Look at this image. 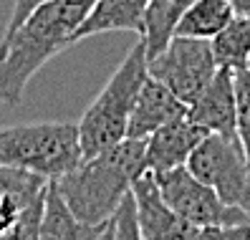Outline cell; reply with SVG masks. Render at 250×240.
<instances>
[{
	"label": "cell",
	"instance_id": "obj_14",
	"mask_svg": "<svg viewBox=\"0 0 250 240\" xmlns=\"http://www.w3.org/2000/svg\"><path fill=\"white\" fill-rule=\"evenodd\" d=\"M195 0H149L144 13V28H142V43L146 48V61L154 58L159 51H165V46L174 38L177 25L187 8Z\"/></svg>",
	"mask_w": 250,
	"mask_h": 240
},
{
	"label": "cell",
	"instance_id": "obj_6",
	"mask_svg": "<svg viewBox=\"0 0 250 240\" xmlns=\"http://www.w3.org/2000/svg\"><path fill=\"white\" fill-rule=\"evenodd\" d=\"M146 66H149V76L162 81L187 107L208 88L220 71L210 41L189 36H174L165 51L146 61Z\"/></svg>",
	"mask_w": 250,
	"mask_h": 240
},
{
	"label": "cell",
	"instance_id": "obj_16",
	"mask_svg": "<svg viewBox=\"0 0 250 240\" xmlns=\"http://www.w3.org/2000/svg\"><path fill=\"white\" fill-rule=\"evenodd\" d=\"M217 68L243 71L250 66V16H235L212 41Z\"/></svg>",
	"mask_w": 250,
	"mask_h": 240
},
{
	"label": "cell",
	"instance_id": "obj_15",
	"mask_svg": "<svg viewBox=\"0 0 250 240\" xmlns=\"http://www.w3.org/2000/svg\"><path fill=\"white\" fill-rule=\"evenodd\" d=\"M232 18H235V10L228 0H195L182 16L174 36L212 41Z\"/></svg>",
	"mask_w": 250,
	"mask_h": 240
},
{
	"label": "cell",
	"instance_id": "obj_2",
	"mask_svg": "<svg viewBox=\"0 0 250 240\" xmlns=\"http://www.w3.org/2000/svg\"><path fill=\"white\" fill-rule=\"evenodd\" d=\"M146 172V139H124L76 170L53 179L58 195L79 220L106 225L134 182Z\"/></svg>",
	"mask_w": 250,
	"mask_h": 240
},
{
	"label": "cell",
	"instance_id": "obj_13",
	"mask_svg": "<svg viewBox=\"0 0 250 240\" xmlns=\"http://www.w3.org/2000/svg\"><path fill=\"white\" fill-rule=\"evenodd\" d=\"M106 225H89L79 220L58 195L56 185L51 182L41 220V240H99V235L106 230Z\"/></svg>",
	"mask_w": 250,
	"mask_h": 240
},
{
	"label": "cell",
	"instance_id": "obj_1",
	"mask_svg": "<svg viewBox=\"0 0 250 240\" xmlns=\"http://www.w3.org/2000/svg\"><path fill=\"white\" fill-rule=\"evenodd\" d=\"M94 0H48L0 41V104L18 107L31 79L53 56L73 46Z\"/></svg>",
	"mask_w": 250,
	"mask_h": 240
},
{
	"label": "cell",
	"instance_id": "obj_10",
	"mask_svg": "<svg viewBox=\"0 0 250 240\" xmlns=\"http://www.w3.org/2000/svg\"><path fill=\"white\" fill-rule=\"evenodd\" d=\"M202 137L205 131L195 122H189L187 114L159 127L146 137V172L159 175L185 167L189 154L195 152V147L202 142Z\"/></svg>",
	"mask_w": 250,
	"mask_h": 240
},
{
	"label": "cell",
	"instance_id": "obj_8",
	"mask_svg": "<svg viewBox=\"0 0 250 240\" xmlns=\"http://www.w3.org/2000/svg\"><path fill=\"white\" fill-rule=\"evenodd\" d=\"M131 197L137 207V222L144 240H192L197 228L182 220L174 210L165 202L162 192L149 172H144L134 187Z\"/></svg>",
	"mask_w": 250,
	"mask_h": 240
},
{
	"label": "cell",
	"instance_id": "obj_19",
	"mask_svg": "<svg viewBox=\"0 0 250 240\" xmlns=\"http://www.w3.org/2000/svg\"><path fill=\"white\" fill-rule=\"evenodd\" d=\"M114 240H144L139 233V222H137V207H134V197L131 192L124 197V202L119 205L114 215Z\"/></svg>",
	"mask_w": 250,
	"mask_h": 240
},
{
	"label": "cell",
	"instance_id": "obj_3",
	"mask_svg": "<svg viewBox=\"0 0 250 240\" xmlns=\"http://www.w3.org/2000/svg\"><path fill=\"white\" fill-rule=\"evenodd\" d=\"M146 79H149L146 48L139 38L137 46L124 56V61L116 66L106 86L101 88V94L89 104V109L81 116L79 144L83 159L96 157L126 139L129 116Z\"/></svg>",
	"mask_w": 250,
	"mask_h": 240
},
{
	"label": "cell",
	"instance_id": "obj_4",
	"mask_svg": "<svg viewBox=\"0 0 250 240\" xmlns=\"http://www.w3.org/2000/svg\"><path fill=\"white\" fill-rule=\"evenodd\" d=\"M83 162L79 124L33 122L0 127V164L58 179Z\"/></svg>",
	"mask_w": 250,
	"mask_h": 240
},
{
	"label": "cell",
	"instance_id": "obj_23",
	"mask_svg": "<svg viewBox=\"0 0 250 240\" xmlns=\"http://www.w3.org/2000/svg\"><path fill=\"white\" fill-rule=\"evenodd\" d=\"M232 5L235 16H250V0H228Z\"/></svg>",
	"mask_w": 250,
	"mask_h": 240
},
{
	"label": "cell",
	"instance_id": "obj_21",
	"mask_svg": "<svg viewBox=\"0 0 250 240\" xmlns=\"http://www.w3.org/2000/svg\"><path fill=\"white\" fill-rule=\"evenodd\" d=\"M23 210H25V207H23L16 197H10L8 192L0 190V233H5L8 228H13V225H16Z\"/></svg>",
	"mask_w": 250,
	"mask_h": 240
},
{
	"label": "cell",
	"instance_id": "obj_11",
	"mask_svg": "<svg viewBox=\"0 0 250 240\" xmlns=\"http://www.w3.org/2000/svg\"><path fill=\"white\" fill-rule=\"evenodd\" d=\"M182 114H187V104L180 101L162 81L149 76L134 101V109H131L126 139H146L152 131L169 124L172 119Z\"/></svg>",
	"mask_w": 250,
	"mask_h": 240
},
{
	"label": "cell",
	"instance_id": "obj_7",
	"mask_svg": "<svg viewBox=\"0 0 250 240\" xmlns=\"http://www.w3.org/2000/svg\"><path fill=\"white\" fill-rule=\"evenodd\" d=\"M162 192L165 202L195 228H210V225H245L250 215L240 207H232L220 200V195L197 179L187 167H177L169 172L152 175Z\"/></svg>",
	"mask_w": 250,
	"mask_h": 240
},
{
	"label": "cell",
	"instance_id": "obj_12",
	"mask_svg": "<svg viewBox=\"0 0 250 240\" xmlns=\"http://www.w3.org/2000/svg\"><path fill=\"white\" fill-rule=\"evenodd\" d=\"M149 0H94L89 16L79 25L73 41H83L99 33H111V31H129L139 33L144 28V13Z\"/></svg>",
	"mask_w": 250,
	"mask_h": 240
},
{
	"label": "cell",
	"instance_id": "obj_24",
	"mask_svg": "<svg viewBox=\"0 0 250 240\" xmlns=\"http://www.w3.org/2000/svg\"><path fill=\"white\" fill-rule=\"evenodd\" d=\"M111 220H114V218H111ZM99 240H114V222H109V225H106V230L99 235Z\"/></svg>",
	"mask_w": 250,
	"mask_h": 240
},
{
	"label": "cell",
	"instance_id": "obj_5",
	"mask_svg": "<svg viewBox=\"0 0 250 240\" xmlns=\"http://www.w3.org/2000/svg\"><path fill=\"white\" fill-rule=\"evenodd\" d=\"M185 167L210 185L223 202L250 215V164L238 137L205 134Z\"/></svg>",
	"mask_w": 250,
	"mask_h": 240
},
{
	"label": "cell",
	"instance_id": "obj_17",
	"mask_svg": "<svg viewBox=\"0 0 250 240\" xmlns=\"http://www.w3.org/2000/svg\"><path fill=\"white\" fill-rule=\"evenodd\" d=\"M235 101H238V139L250 164V66L235 73Z\"/></svg>",
	"mask_w": 250,
	"mask_h": 240
},
{
	"label": "cell",
	"instance_id": "obj_22",
	"mask_svg": "<svg viewBox=\"0 0 250 240\" xmlns=\"http://www.w3.org/2000/svg\"><path fill=\"white\" fill-rule=\"evenodd\" d=\"M41 3H48V0H16V3H13V10H10V18H8V25H5V33H10L13 28H18Z\"/></svg>",
	"mask_w": 250,
	"mask_h": 240
},
{
	"label": "cell",
	"instance_id": "obj_20",
	"mask_svg": "<svg viewBox=\"0 0 250 240\" xmlns=\"http://www.w3.org/2000/svg\"><path fill=\"white\" fill-rule=\"evenodd\" d=\"M192 240H250V222H245V225H210V228H197Z\"/></svg>",
	"mask_w": 250,
	"mask_h": 240
},
{
	"label": "cell",
	"instance_id": "obj_18",
	"mask_svg": "<svg viewBox=\"0 0 250 240\" xmlns=\"http://www.w3.org/2000/svg\"><path fill=\"white\" fill-rule=\"evenodd\" d=\"M43 207H46V197H41L33 205H28L23 213H21L18 222L13 225V228H8L5 233H0V240H41Z\"/></svg>",
	"mask_w": 250,
	"mask_h": 240
},
{
	"label": "cell",
	"instance_id": "obj_9",
	"mask_svg": "<svg viewBox=\"0 0 250 240\" xmlns=\"http://www.w3.org/2000/svg\"><path fill=\"white\" fill-rule=\"evenodd\" d=\"M189 122L205 134L238 137V101H235V71L220 68L208 88L187 107Z\"/></svg>",
	"mask_w": 250,
	"mask_h": 240
}]
</instances>
